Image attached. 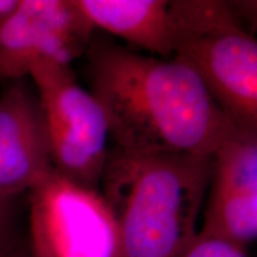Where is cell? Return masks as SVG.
<instances>
[{
  "label": "cell",
  "instance_id": "3",
  "mask_svg": "<svg viewBox=\"0 0 257 257\" xmlns=\"http://www.w3.org/2000/svg\"><path fill=\"white\" fill-rule=\"evenodd\" d=\"M175 57L195 70L225 117L257 137V36L224 0H174Z\"/></svg>",
  "mask_w": 257,
  "mask_h": 257
},
{
  "label": "cell",
  "instance_id": "13",
  "mask_svg": "<svg viewBox=\"0 0 257 257\" xmlns=\"http://www.w3.org/2000/svg\"><path fill=\"white\" fill-rule=\"evenodd\" d=\"M0 257H31L28 244H24L19 237H16L8 245L0 249Z\"/></svg>",
  "mask_w": 257,
  "mask_h": 257
},
{
  "label": "cell",
  "instance_id": "6",
  "mask_svg": "<svg viewBox=\"0 0 257 257\" xmlns=\"http://www.w3.org/2000/svg\"><path fill=\"white\" fill-rule=\"evenodd\" d=\"M94 32L74 0H21L0 25V83L28 79L42 60L72 64L87 53Z\"/></svg>",
  "mask_w": 257,
  "mask_h": 257
},
{
  "label": "cell",
  "instance_id": "2",
  "mask_svg": "<svg viewBox=\"0 0 257 257\" xmlns=\"http://www.w3.org/2000/svg\"><path fill=\"white\" fill-rule=\"evenodd\" d=\"M213 156L112 146L99 189L117 218L121 257H176L200 231Z\"/></svg>",
  "mask_w": 257,
  "mask_h": 257
},
{
  "label": "cell",
  "instance_id": "14",
  "mask_svg": "<svg viewBox=\"0 0 257 257\" xmlns=\"http://www.w3.org/2000/svg\"><path fill=\"white\" fill-rule=\"evenodd\" d=\"M21 4V0H0V25L8 19Z\"/></svg>",
  "mask_w": 257,
  "mask_h": 257
},
{
  "label": "cell",
  "instance_id": "11",
  "mask_svg": "<svg viewBox=\"0 0 257 257\" xmlns=\"http://www.w3.org/2000/svg\"><path fill=\"white\" fill-rule=\"evenodd\" d=\"M18 199L0 195V249L18 237L16 231Z\"/></svg>",
  "mask_w": 257,
  "mask_h": 257
},
{
  "label": "cell",
  "instance_id": "8",
  "mask_svg": "<svg viewBox=\"0 0 257 257\" xmlns=\"http://www.w3.org/2000/svg\"><path fill=\"white\" fill-rule=\"evenodd\" d=\"M43 110L28 79L0 93V195L19 199L53 170Z\"/></svg>",
  "mask_w": 257,
  "mask_h": 257
},
{
  "label": "cell",
  "instance_id": "4",
  "mask_svg": "<svg viewBox=\"0 0 257 257\" xmlns=\"http://www.w3.org/2000/svg\"><path fill=\"white\" fill-rule=\"evenodd\" d=\"M29 78L43 110L54 170L99 188L111 148L110 127L101 104L80 85L72 64L38 61Z\"/></svg>",
  "mask_w": 257,
  "mask_h": 257
},
{
  "label": "cell",
  "instance_id": "7",
  "mask_svg": "<svg viewBox=\"0 0 257 257\" xmlns=\"http://www.w3.org/2000/svg\"><path fill=\"white\" fill-rule=\"evenodd\" d=\"M200 230L244 246L257 239V137L234 127L213 155Z\"/></svg>",
  "mask_w": 257,
  "mask_h": 257
},
{
  "label": "cell",
  "instance_id": "10",
  "mask_svg": "<svg viewBox=\"0 0 257 257\" xmlns=\"http://www.w3.org/2000/svg\"><path fill=\"white\" fill-rule=\"evenodd\" d=\"M176 257H248V246L200 230Z\"/></svg>",
  "mask_w": 257,
  "mask_h": 257
},
{
  "label": "cell",
  "instance_id": "12",
  "mask_svg": "<svg viewBox=\"0 0 257 257\" xmlns=\"http://www.w3.org/2000/svg\"><path fill=\"white\" fill-rule=\"evenodd\" d=\"M227 4L239 24L249 34L257 36V0H234Z\"/></svg>",
  "mask_w": 257,
  "mask_h": 257
},
{
  "label": "cell",
  "instance_id": "9",
  "mask_svg": "<svg viewBox=\"0 0 257 257\" xmlns=\"http://www.w3.org/2000/svg\"><path fill=\"white\" fill-rule=\"evenodd\" d=\"M94 30H101L147 51L170 59L178 44L170 2L167 0H74Z\"/></svg>",
  "mask_w": 257,
  "mask_h": 257
},
{
  "label": "cell",
  "instance_id": "5",
  "mask_svg": "<svg viewBox=\"0 0 257 257\" xmlns=\"http://www.w3.org/2000/svg\"><path fill=\"white\" fill-rule=\"evenodd\" d=\"M28 202L31 257H121L117 218L99 188L53 169Z\"/></svg>",
  "mask_w": 257,
  "mask_h": 257
},
{
  "label": "cell",
  "instance_id": "1",
  "mask_svg": "<svg viewBox=\"0 0 257 257\" xmlns=\"http://www.w3.org/2000/svg\"><path fill=\"white\" fill-rule=\"evenodd\" d=\"M85 56L89 91L104 108L115 148L212 157L236 127L178 57L136 53L95 35Z\"/></svg>",
  "mask_w": 257,
  "mask_h": 257
}]
</instances>
